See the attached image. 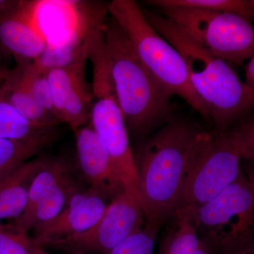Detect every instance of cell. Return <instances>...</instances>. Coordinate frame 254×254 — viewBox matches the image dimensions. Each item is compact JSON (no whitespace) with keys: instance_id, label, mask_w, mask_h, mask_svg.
Instances as JSON below:
<instances>
[{"instance_id":"6da1fadb","label":"cell","mask_w":254,"mask_h":254,"mask_svg":"<svg viewBox=\"0 0 254 254\" xmlns=\"http://www.w3.org/2000/svg\"><path fill=\"white\" fill-rule=\"evenodd\" d=\"M208 133L187 120H171L142 142L135 161L146 222L160 227L177 211L190 163Z\"/></svg>"},{"instance_id":"7a4b0ae2","label":"cell","mask_w":254,"mask_h":254,"mask_svg":"<svg viewBox=\"0 0 254 254\" xmlns=\"http://www.w3.org/2000/svg\"><path fill=\"white\" fill-rule=\"evenodd\" d=\"M152 27L178 50L188 68L193 89L208 110L215 131L254 111V91L226 63L210 53L181 28L154 11L142 9Z\"/></svg>"},{"instance_id":"3957f363","label":"cell","mask_w":254,"mask_h":254,"mask_svg":"<svg viewBox=\"0 0 254 254\" xmlns=\"http://www.w3.org/2000/svg\"><path fill=\"white\" fill-rule=\"evenodd\" d=\"M105 40L119 106L130 136L141 143L171 120L173 95L150 72L112 17L105 24Z\"/></svg>"},{"instance_id":"277c9868","label":"cell","mask_w":254,"mask_h":254,"mask_svg":"<svg viewBox=\"0 0 254 254\" xmlns=\"http://www.w3.org/2000/svg\"><path fill=\"white\" fill-rule=\"evenodd\" d=\"M108 10L150 72L172 95L180 97L203 118L210 120L204 103L190 83L184 58L152 27L136 1L113 0L108 3Z\"/></svg>"},{"instance_id":"5b68a950","label":"cell","mask_w":254,"mask_h":254,"mask_svg":"<svg viewBox=\"0 0 254 254\" xmlns=\"http://www.w3.org/2000/svg\"><path fill=\"white\" fill-rule=\"evenodd\" d=\"M189 211L215 254L254 245V188L243 171L213 200Z\"/></svg>"},{"instance_id":"8992f818","label":"cell","mask_w":254,"mask_h":254,"mask_svg":"<svg viewBox=\"0 0 254 254\" xmlns=\"http://www.w3.org/2000/svg\"><path fill=\"white\" fill-rule=\"evenodd\" d=\"M159 9L165 17L220 59L241 65L254 55V26L247 18L211 10Z\"/></svg>"},{"instance_id":"52a82bcc","label":"cell","mask_w":254,"mask_h":254,"mask_svg":"<svg viewBox=\"0 0 254 254\" xmlns=\"http://www.w3.org/2000/svg\"><path fill=\"white\" fill-rule=\"evenodd\" d=\"M241 160L230 130L209 131L190 163L177 210H194L220 194L242 171Z\"/></svg>"},{"instance_id":"ba28073f","label":"cell","mask_w":254,"mask_h":254,"mask_svg":"<svg viewBox=\"0 0 254 254\" xmlns=\"http://www.w3.org/2000/svg\"><path fill=\"white\" fill-rule=\"evenodd\" d=\"M144 219L138 190L126 187L110 201L94 226L83 233L53 242L48 247L69 254H108L120 242L141 230Z\"/></svg>"},{"instance_id":"9c48e42d","label":"cell","mask_w":254,"mask_h":254,"mask_svg":"<svg viewBox=\"0 0 254 254\" xmlns=\"http://www.w3.org/2000/svg\"><path fill=\"white\" fill-rule=\"evenodd\" d=\"M91 86L93 94L91 127L105 145L124 186L137 190L135 155L114 89L113 78L104 75H93Z\"/></svg>"},{"instance_id":"30bf717a","label":"cell","mask_w":254,"mask_h":254,"mask_svg":"<svg viewBox=\"0 0 254 254\" xmlns=\"http://www.w3.org/2000/svg\"><path fill=\"white\" fill-rule=\"evenodd\" d=\"M86 62L46 71L49 80L55 117L68 124L73 131L91 120L93 103L91 83L86 77Z\"/></svg>"},{"instance_id":"8fae6325","label":"cell","mask_w":254,"mask_h":254,"mask_svg":"<svg viewBox=\"0 0 254 254\" xmlns=\"http://www.w3.org/2000/svg\"><path fill=\"white\" fill-rule=\"evenodd\" d=\"M110 201L96 189H84L70 200L58 217L35 229L33 238L45 248L56 241L83 233L101 218Z\"/></svg>"},{"instance_id":"7c38bea8","label":"cell","mask_w":254,"mask_h":254,"mask_svg":"<svg viewBox=\"0 0 254 254\" xmlns=\"http://www.w3.org/2000/svg\"><path fill=\"white\" fill-rule=\"evenodd\" d=\"M35 1H18L0 13V51L16 62L34 63L48 46V39L35 17Z\"/></svg>"},{"instance_id":"4fadbf2b","label":"cell","mask_w":254,"mask_h":254,"mask_svg":"<svg viewBox=\"0 0 254 254\" xmlns=\"http://www.w3.org/2000/svg\"><path fill=\"white\" fill-rule=\"evenodd\" d=\"M74 133L78 166L84 180L110 200L114 199L125 187L103 142L91 125L80 127Z\"/></svg>"},{"instance_id":"5bb4252c","label":"cell","mask_w":254,"mask_h":254,"mask_svg":"<svg viewBox=\"0 0 254 254\" xmlns=\"http://www.w3.org/2000/svg\"><path fill=\"white\" fill-rule=\"evenodd\" d=\"M48 158L28 160L0 175V222L17 220L27 207L32 182Z\"/></svg>"},{"instance_id":"9a60e30c","label":"cell","mask_w":254,"mask_h":254,"mask_svg":"<svg viewBox=\"0 0 254 254\" xmlns=\"http://www.w3.org/2000/svg\"><path fill=\"white\" fill-rule=\"evenodd\" d=\"M160 240L157 254H215L212 245L201 236L189 210H177Z\"/></svg>"},{"instance_id":"2e32d148","label":"cell","mask_w":254,"mask_h":254,"mask_svg":"<svg viewBox=\"0 0 254 254\" xmlns=\"http://www.w3.org/2000/svg\"><path fill=\"white\" fill-rule=\"evenodd\" d=\"M0 89L4 100L31 123L45 127H57L60 123L35 98L16 66L10 70Z\"/></svg>"},{"instance_id":"e0dca14e","label":"cell","mask_w":254,"mask_h":254,"mask_svg":"<svg viewBox=\"0 0 254 254\" xmlns=\"http://www.w3.org/2000/svg\"><path fill=\"white\" fill-rule=\"evenodd\" d=\"M84 189L76 177H73L50 192L29 213L21 215L14 223L25 231L34 230L58 217L67 206L70 200Z\"/></svg>"},{"instance_id":"ac0fdd59","label":"cell","mask_w":254,"mask_h":254,"mask_svg":"<svg viewBox=\"0 0 254 254\" xmlns=\"http://www.w3.org/2000/svg\"><path fill=\"white\" fill-rule=\"evenodd\" d=\"M73 177L72 166L67 160L63 158L47 159L46 163L32 182L27 207L22 215L29 213L50 192Z\"/></svg>"},{"instance_id":"d6986e66","label":"cell","mask_w":254,"mask_h":254,"mask_svg":"<svg viewBox=\"0 0 254 254\" xmlns=\"http://www.w3.org/2000/svg\"><path fill=\"white\" fill-rule=\"evenodd\" d=\"M55 129L57 127H42L28 121L4 100L0 89V139L26 141Z\"/></svg>"},{"instance_id":"ffe728a7","label":"cell","mask_w":254,"mask_h":254,"mask_svg":"<svg viewBox=\"0 0 254 254\" xmlns=\"http://www.w3.org/2000/svg\"><path fill=\"white\" fill-rule=\"evenodd\" d=\"M58 130L44 136L26 140L0 139V175L28 161L56 140Z\"/></svg>"},{"instance_id":"44dd1931","label":"cell","mask_w":254,"mask_h":254,"mask_svg":"<svg viewBox=\"0 0 254 254\" xmlns=\"http://www.w3.org/2000/svg\"><path fill=\"white\" fill-rule=\"evenodd\" d=\"M145 4L159 9L169 7L190 8L232 13L254 21V9L245 0H150Z\"/></svg>"},{"instance_id":"7402d4cb","label":"cell","mask_w":254,"mask_h":254,"mask_svg":"<svg viewBox=\"0 0 254 254\" xmlns=\"http://www.w3.org/2000/svg\"><path fill=\"white\" fill-rule=\"evenodd\" d=\"M16 66L25 84L38 103L56 118L53 93L46 71L38 68L31 62H16Z\"/></svg>"},{"instance_id":"603a6c76","label":"cell","mask_w":254,"mask_h":254,"mask_svg":"<svg viewBox=\"0 0 254 254\" xmlns=\"http://www.w3.org/2000/svg\"><path fill=\"white\" fill-rule=\"evenodd\" d=\"M45 248L38 245L16 224L0 222V254H46Z\"/></svg>"},{"instance_id":"cb8c5ba5","label":"cell","mask_w":254,"mask_h":254,"mask_svg":"<svg viewBox=\"0 0 254 254\" xmlns=\"http://www.w3.org/2000/svg\"><path fill=\"white\" fill-rule=\"evenodd\" d=\"M159 228L146 222L141 230L120 242L108 254H153Z\"/></svg>"},{"instance_id":"d4e9b609","label":"cell","mask_w":254,"mask_h":254,"mask_svg":"<svg viewBox=\"0 0 254 254\" xmlns=\"http://www.w3.org/2000/svg\"><path fill=\"white\" fill-rule=\"evenodd\" d=\"M229 130L237 142L242 158L254 160V112L235 128Z\"/></svg>"},{"instance_id":"484cf974","label":"cell","mask_w":254,"mask_h":254,"mask_svg":"<svg viewBox=\"0 0 254 254\" xmlns=\"http://www.w3.org/2000/svg\"><path fill=\"white\" fill-rule=\"evenodd\" d=\"M245 83L254 91V55L246 66Z\"/></svg>"},{"instance_id":"4316f807","label":"cell","mask_w":254,"mask_h":254,"mask_svg":"<svg viewBox=\"0 0 254 254\" xmlns=\"http://www.w3.org/2000/svg\"><path fill=\"white\" fill-rule=\"evenodd\" d=\"M4 57L5 55L0 51V86L4 83L5 78H6L8 73L11 70L8 68L6 63H5Z\"/></svg>"},{"instance_id":"83f0119b","label":"cell","mask_w":254,"mask_h":254,"mask_svg":"<svg viewBox=\"0 0 254 254\" xmlns=\"http://www.w3.org/2000/svg\"><path fill=\"white\" fill-rule=\"evenodd\" d=\"M215 254H254V245L237 250L227 252H219V253Z\"/></svg>"},{"instance_id":"f1b7e54d","label":"cell","mask_w":254,"mask_h":254,"mask_svg":"<svg viewBox=\"0 0 254 254\" xmlns=\"http://www.w3.org/2000/svg\"><path fill=\"white\" fill-rule=\"evenodd\" d=\"M18 1L14 0H0V13L7 11L18 4Z\"/></svg>"},{"instance_id":"f546056e","label":"cell","mask_w":254,"mask_h":254,"mask_svg":"<svg viewBox=\"0 0 254 254\" xmlns=\"http://www.w3.org/2000/svg\"><path fill=\"white\" fill-rule=\"evenodd\" d=\"M251 164L247 168V177L254 188V160H250Z\"/></svg>"},{"instance_id":"4dcf8cb0","label":"cell","mask_w":254,"mask_h":254,"mask_svg":"<svg viewBox=\"0 0 254 254\" xmlns=\"http://www.w3.org/2000/svg\"><path fill=\"white\" fill-rule=\"evenodd\" d=\"M251 4H252V6H253L254 9V0H251L250 1Z\"/></svg>"},{"instance_id":"1f68e13d","label":"cell","mask_w":254,"mask_h":254,"mask_svg":"<svg viewBox=\"0 0 254 254\" xmlns=\"http://www.w3.org/2000/svg\"><path fill=\"white\" fill-rule=\"evenodd\" d=\"M46 254H50L49 253H48V252H47V253Z\"/></svg>"}]
</instances>
